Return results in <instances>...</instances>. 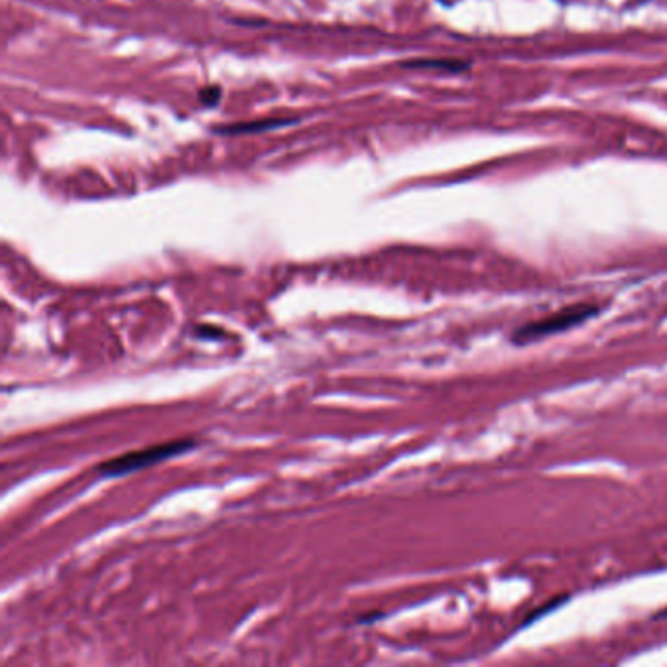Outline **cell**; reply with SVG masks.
I'll list each match as a JSON object with an SVG mask.
<instances>
[{
    "instance_id": "6da1fadb",
    "label": "cell",
    "mask_w": 667,
    "mask_h": 667,
    "mask_svg": "<svg viewBox=\"0 0 667 667\" xmlns=\"http://www.w3.org/2000/svg\"><path fill=\"white\" fill-rule=\"evenodd\" d=\"M194 446H196V441H192V439L167 441L161 444L141 448V451H133V453L121 454L112 460H106V462H102L99 468H96V472H99V476H104V478H119V476L131 474V472H138L141 468L159 464L163 462V460L178 456L182 453L190 451V448Z\"/></svg>"
},
{
    "instance_id": "7a4b0ae2",
    "label": "cell",
    "mask_w": 667,
    "mask_h": 667,
    "mask_svg": "<svg viewBox=\"0 0 667 667\" xmlns=\"http://www.w3.org/2000/svg\"><path fill=\"white\" fill-rule=\"evenodd\" d=\"M597 313H599V308L593 306V303H577V306H567L557 313L548 315V318H542L538 321H532V323L519 327V329L511 335V341L515 345H527L532 341H538V338L572 329V327L596 318Z\"/></svg>"
},
{
    "instance_id": "277c9868",
    "label": "cell",
    "mask_w": 667,
    "mask_h": 667,
    "mask_svg": "<svg viewBox=\"0 0 667 667\" xmlns=\"http://www.w3.org/2000/svg\"><path fill=\"white\" fill-rule=\"evenodd\" d=\"M404 67H417V69H441V71H448V72H460L468 69V63H462V61H453V59H417V61H409Z\"/></svg>"
},
{
    "instance_id": "8992f818",
    "label": "cell",
    "mask_w": 667,
    "mask_h": 667,
    "mask_svg": "<svg viewBox=\"0 0 667 667\" xmlns=\"http://www.w3.org/2000/svg\"><path fill=\"white\" fill-rule=\"evenodd\" d=\"M658 616H660V618H667V609H663V611H662V613H660Z\"/></svg>"
},
{
    "instance_id": "3957f363",
    "label": "cell",
    "mask_w": 667,
    "mask_h": 667,
    "mask_svg": "<svg viewBox=\"0 0 667 667\" xmlns=\"http://www.w3.org/2000/svg\"><path fill=\"white\" fill-rule=\"evenodd\" d=\"M296 119H281V118H272V119H261V121H245V124H233V126H222L217 128L215 133H224V136H235V133H257V131H264V129H274L281 128L286 124H294Z\"/></svg>"
},
{
    "instance_id": "5b68a950",
    "label": "cell",
    "mask_w": 667,
    "mask_h": 667,
    "mask_svg": "<svg viewBox=\"0 0 667 667\" xmlns=\"http://www.w3.org/2000/svg\"><path fill=\"white\" fill-rule=\"evenodd\" d=\"M220 96H222L220 87H205V89L200 91V100L205 106H215L217 102H220Z\"/></svg>"
}]
</instances>
